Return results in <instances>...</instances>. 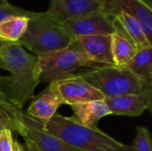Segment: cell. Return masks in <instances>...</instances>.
<instances>
[{"mask_svg":"<svg viewBox=\"0 0 152 151\" xmlns=\"http://www.w3.org/2000/svg\"><path fill=\"white\" fill-rule=\"evenodd\" d=\"M34 12L27 11L17 6H13L10 4L5 5H0V21L10 16H27L30 17Z\"/></svg>","mask_w":152,"mask_h":151,"instance_id":"obj_22","label":"cell"},{"mask_svg":"<svg viewBox=\"0 0 152 151\" xmlns=\"http://www.w3.org/2000/svg\"><path fill=\"white\" fill-rule=\"evenodd\" d=\"M12 151H26V149L19 142V141H13V145H12Z\"/></svg>","mask_w":152,"mask_h":151,"instance_id":"obj_24","label":"cell"},{"mask_svg":"<svg viewBox=\"0 0 152 151\" xmlns=\"http://www.w3.org/2000/svg\"><path fill=\"white\" fill-rule=\"evenodd\" d=\"M0 97H1V98H4V99H6V98H5V97H4V95L1 93H0ZM6 100H7V99H6Z\"/></svg>","mask_w":152,"mask_h":151,"instance_id":"obj_27","label":"cell"},{"mask_svg":"<svg viewBox=\"0 0 152 151\" xmlns=\"http://www.w3.org/2000/svg\"><path fill=\"white\" fill-rule=\"evenodd\" d=\"M8 1L7 0H0V5H5V4H8Z\"/></svg>","mask_w":152,"mask_h":151,"instance_id":"obj_26","label":"cell"},{"mask_svg":"<svg viewBox=\"0 0 152 151\" xmlns=\"http://www.w3.org/2000/svg\"><path fill=\"white\" fill-rule=\"evenodd\" d=\"M44 128L81 151H134L133 146L118 142L98 128L83 126L71 117L56 113Z\"/></svg>","mask_w":152,"mask_h":151,"instance_id":"obj_2","label":"cell"},{"mask_svg":"<svg viewBox=\"0 0 152 151\" xmlns=\"http://www.w3.org/2000/svg\"><path fill=\"white\" fill-rule=\"evenodd\" d=\"M111 36V53L116 67H126L134 57L137 49L134 44L119 33H113Z\"/></svg>","mask_w":152,"mask_h":151,"instance_id":"obj_16","label":"cell"},{"mask_svg":"<svg viewBox=\"0 0 152 151\" xmlns=\"http://www.w3.org/2000/svg\"><path fill=\"white\" fill-rule=\"evenodd\" d=\"M122 11L134 18L152 44V10L140 0H119Z\"/></svg>","mask_w":152,"mask_h":151,"instance_id":"obj_15","label":"cell"},{"mask_svg":"<svg viewBox=\"0 0 152 151\" xmlns=\"http://www.w3.org/2000/svg\"><path fill=\"white\" fill-rule=\"evenodd\" d=\"M64 104L74 105L93 101L104 100V96L92 85L86 81L79 73L55 82Z\"/></svg>","mask_w":152,"mask_h":151,"instance_id":"obj_8","label":"cell"},{"mask_svg":"<svg viewBox=\"0 0 152 151\" xmlns=\"http://www.w3.org/2000/svg\"><path fill=\"white\" fill-rule=\"evenodd\" d=\"M16 130L26 142V151H81L46 131L40 122L22 109L15 117Z\"/></svg>","mask_w":152,"mask_h":151,"instance_id":"obj_6","label":"cell"},{"mask_svg":"<svg viewBox=\"0 0 152 151\" xmlns=\"http://www.w3.org/2000/svg\"><path fill=\"white\" fill-rule=\"evenodd\" d=\"M112 23L115 32L129 39L137 51L152 47V44L147 38L141 24L126 12L121 11L118 16L113 18Z\"/></svg>","mask_w":152,"mask_h":151,"instance_id":"obj_13","label":"cell"},{"mask_svg":"<svg viewBox=\"0 0 152 151\" xmlns=\"http://www.w3.org/2000/svg\"><path fill=\"white\" fill-rule=\"evenodd\" d=\"M152 47L137 51L132 61L124 67L148 85H152Z\"/></svg>","mask_w":152,"mask_h":151,"instance_id":"obj_17","label":"cell"},{"mask_svg":"<svg viewBox=\"0 0 152 151\" xmlns=\"http://www.w3.org/2000/svg\"><path fill=\"white\" fill-rule=\"evenodd\" d=\"M12 132L9 129L0 131V151H12Z\"/></svg>","mask_w":152,"mask_h":151,"instance_id":"obj_23","label":"cell"},{"mask_svg":"<svg viewBox=\"0 0 152 151\" xmlns=\"http://www.w3.org/2000/svg\"><path fill=\"white\" fill-rule=\"evenodd\" d=\"M100 7V10L110 17L118 16L122 9L119 0H94Z\"/></svg>","mask_w":152,"mask_h":151,"instance_id":"obj_21","label":"cell"},{"mask_svg":"<svg viewBox=\"0 0 152 151\" xmlns=\"http://www.w3.org/2000/svg\"><path fill=\"white\" fill-rule=\"evenodd\" d=\"M142 1L144 4H146L149 8H152V0H140Z\"/></svg>","mask_w":152,"mask_h":151,"instance_id":"obj_25","label":"cell"},{"mask_svg":"<svg viewBox=\"0 0 152 151\" xmlns=\"http://www.w3.org/2000/svg\"><path fill=\"white\" fill-rule=\"evenodd\" d=\"M76 39L93 62L102 67L115 66L111 53L110 35L83 36Z\"/></svg>","mask_w":152,"mask_h":151,"instance_id":"obj_12","label":"cell"},{"mask_svg":"<svg viewBox=\"0 0 152 151\" xmlns=\"http://www.w3.org/2000/svg\"><path fill=\"white\" fill-rule=\"evenodd\" d=\"M152 89L140 93L104 98L110 115L138 117L151 107Z\"/></svg>","mask_w":152,"mask_h":151,"instance_id":"obj_10","label":"cell"},{"mask_svg":"<svg viewBox=\"0 0 152 151\" xmlns=\"http://www.w3.org/2000/svg\"><path fill=\"white\" fill-rule=\"evenodd\" d=\"M31 101V103L25 112L32 118L40 122L43 127L56 114L60 106L64 104L55 82L50 83L43 92Z\"/></svg>","mask_w":152,"mask_h":151,"instance_id":"obj_9","label":"cell"},{"mask_svg":"<svg viewBox=\"0 0 152 151\" xmlns=\"http://www.w3.org/2000/svg\"><path fill=\"white\" fill-rule=\"evenodd\" d=\"M37 57L40 83L50 84L68 78L77 74V71L83 68L96 69L102 67L89 59L76 38L69 46L61 50Z\"/></svg>","mask_w":152,"mask_h":151,"instance_id":"obj_4","label":"cell"},{"mask_svg":"<svg viewBox=\"0 0 152 151\" xmlns=\"http://www.w3.org/2000/svg\"><path fill=\"white\" fill-rule=\"evenodd\" d=\"M133 148L134 151H152L151 133L147 127L140 125L136 128V136Z\"/></svg>","mask_w":152,"mask_h":151,"instance_id":"obj_20","label":"cell"},{"mask_svg":"<svg viewBox=\"0 0 152 151\" xmlns=\"http://www.w3.org/2000/svg\"><path fill=\"white\" fill-rule=\"evenodd\" d=\"M0 69L9 76H0V93L15 108H22L35 97L39 82L38 57L19 42L1 41Z\"/></svg>","mask_w":152,"mask_h":151,"instance_id":"obj_1","label":"cell"},{"mask_svg":"<svg viewBox=\"0 0 152 151\" xmlns=\"http://www.w3.org/2000/svg\"><path fill=\"white\" fill-rule=\"evenodd\" d=\"M29 17L10 16L0 21V40L18 42L27 30Z\"/></svg>","mask_w":152,"mask_h":151,"instance_id":"obj_18","label":"cell"},{"mask_svg":"<svg viewBox=\"0 0 152 151\" xmlns=\"http://www.w3.org/2000/svg\"><path fill=\"white\" fill-rule=\"evenodd\" d=\"M0 45H1V40H0Z\"/></svg>","mask_w":152,"mask_h":151,"instance_id":"obj_28","label":"cell"},{"mask_svg":"<svg viewBox=\"0 0 152 151\" xmlns=\"http://www.w3.org/2000/svg\"><path fill=\"white\" fill-rule=\"evenodd\" d=\"M78 73L86 81L96 88L104 98L140 93L151 89L152 86L130 70L116 66L86 69Z\"/></svg>","mask_w":152,"mask_h":151,"instance_id":"obj_5","label":"cell"},{"mask_svg":"<svg viewBox=\"0 0 152 151\" xmlns=\"http://www.w3.org/2000/svg\"><path fill=\"white\" fill-rule=\"evenodd\" d=\"M74 39L60 23L48 18L44 12H33L26 32L18 42L29 53L40 56L61 50Z\"/></svg>","mask_w":152,"mask_h":151,"instance_id":"obj_3","label":"cell"},{"mask_svg":"<svg viewBox=\"0 0 152 151\" xmlns=\"http://www.w3.org/2000/svg\"><path fill=\"white\" fill-rule=\"evenodd\" d=\"M19 110L20 109L15 108L6 99L0 97V131L9 129L12 132H15V117Z\"/></svg>","mask_w":152,"mask_h":151,"instance_id":"obj_19","label":"cell"},{"mask_svg":"<svg viewBox=\"0 0 152 151\" xmlns=\"http://www.w3.org/2000/svg\"><path fill=\"white\" fill-rule=\"evenodd\" d=\"M100 7L94 0H50L45 16L58 23L99 11Z\"/></svg>","mask_w":152,"mask_h":151,"instance_id":"obj_11","label":"cell"},{"mask_svg":"<svg viewBox=\"0 0 152 151\" xmlns=\"http://www.w3.org/2000/svg\"><path fill=\"white\" fill-rule=\"evenodd\" d=\"M113 18L99 10L70 19L61 25L74 38L83 36L112 35L115 33Z\"/></svg>","mask_w":152,"mask_h":151,"instance_id":"obj_7","label":"cell"},{"mask_svg":"<svg viewBox=\"0 0 152 151\" xmlns=\"http://www.w3.org/2000/svg\"><path fill=\"white\" fill-rule=\"evenodd\" d=\"M71 109L73 112L71 117L77 123L93 129L98 128V122L102 118L110 115L104 100L74 104L71 105Z\"/></svg>","mask_w":152,"mask_h":151,"instance_id":"obj_14","label":"cell"}]
</instances>
